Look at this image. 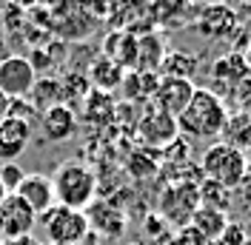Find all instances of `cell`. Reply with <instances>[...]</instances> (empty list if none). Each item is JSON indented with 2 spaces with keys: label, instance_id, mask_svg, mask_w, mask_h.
<instances>
[{
  "label": "cell",
  "instance_id": "52a82bcc",
  "mask_svg": "<svg viewBox=\"0 0 251 245\" xmlns=\"http://www.w3.org/2000/svg\"><path fill=\"white\" fill-rule=\"evenodd\" d=\"M34 83H37V69L31 66L29 57L12 54L0 60V92L9 100H26Z\"/></svg>",
  "mask_w": 251,
  "mask_h": 245
},
{
  "label": "cell",
  "instance_id": "1f68e13d",
  "mask_svg": "<svg viewBox=\"0 0 251 245\" xmlns=\"http://www.w3.org/2000/svg\"><path fill=\"white\" fill-rule=\"evenodd\" d=\"M9 106H12V100H9L6 94L0 92V122H3L6 117H9Z\"/></svg>",
  "mask_w": 251,
  "mask_h": 245
},
{
  "label": "cell",
  "instance_id": "3957f363",
  "mask_svg": "<svg viewBox=\"0 0 251 245\" xmlns=\"http://www.w3.org/2000/svg\"><path fill=\"white\" fill-rule=\"evenodd\" d=\"M205 180L223 185V188H237L249 177V157L246 151H240L234 146H226V143H214L208 146L203 154V163H200Z\"/></svg>",
  "mask_w": 251,
  "mask_h": 245
},
{
  "label": "cell",
  "instance_id": "7c38bea8",
  "mask_svg": "<svg viewBox=\"0 0 251 245\" xmlns=\"http://www.w3.org/2000/svg\"><path fill=\"white\" fill-rule=\"evenodd\" d=\"M137 131H140V140L146 146H154V148H166L172 140L180 137L177 131V120L169 117L166 111H160L157 106H149V111L140 117L137 122Z\"/></svg>",
  "mask_w": 251,
  "mask_h": 245
},
{
  "label": "cell",
  "instance_id": "836d02e7",
  "mask_svg": "<svg viewBox=\"0 0 251 245\" xmlns=\"http://www.w3.org/2000/svg\"><path fill=\"white\" fill-rule=\"evenodd\" d=\"M12 6H17V9H31V6H37L40 0H9Z\"/></svg>",
  "mask_w": 251,
  "mask_h": 245
},
{
  "label": "cell",
  "instance_id": "ffe728a7",
  "mask_svg": "<svg viewBox=\"0 0 251 245\" xmlns=\"http://www.w3.org/2000/svg\"><path fill=\"white\" fill-rule=\"evenodd\" d=\"M214 80H220L226 89H237L243 80H249V66H246V57L243 54H226L214 63Z\"/></svg>",
  "mask_w": 251,
  "mask_h": 245
},
{
  "label": "cell",
  "instance_id": "60d3db41",
  "mask_svg": "<svg viewBox=\"0 0 251 245\" xmlns=\"http://www.w3.org/2000/svg\"><path fill=\"white\" fill-rule=\"evenodd\" d=\"M49 245H63V243H49Z\"/></svg>",
  "mask_w": 251,
  "mask_h": 245
},
{
  "label": "cell",
  "instance_id": "f546056e",
  "mask_svg": "<svg viewBox=\"0 0 251 245\" xmlns=\"http://www.w3.org/2000/svg\"><path fill=\"white\" fill-rule=\"evenodd\" d=\"M246 240H249V237H246L243 225H237V222H228V225H226V231H223V237H220L217 243H220V245H243Z\"/></svg>",
  "mask_w": 251,
  "mask_h": 245
},
{
  "label": "cell",
  "instance_id": "d590c367",
  "mask_svg": "<svg viewBox=\"0 0 251 245\" xmlns=\"http://www.w3.org/2000/svg\"><path fill=\"white\" fill-rule=\"evenodd\" d=\"M197 6H217V3H226V0H194Z\"/></svg>",
  "mask_w": 251,
  "mask_h": 245
},
{
  "label": "cell",
  "instance_id": "e575fe53",
  "mask_svg": "<svg viewBox=\"0 0 251 245\" xmlns=\"http://www.w3.org/2000/svg\"><path fill=\"white\" fill-rule=\"evenodd\" d=\"M9 245H40V243L31 240V237H26V240H17V243H9Z\"/></svg>",
  "mask_w": 251,
  "mask_h": 245
},
{
  "label": "cell",
  "instance_id": "5bb4252c",
  "mask_svg": "<svg viewBox=\"0 0 251 245\" xmlns=\"http://www.w3.org/2000/svg\"><path fill=\"white\" fill-rule=\"evenodd\" d=\"M31 143V120L6 117L0 122V163H15Z\"/></svg>",
  "mask_w": 251,
  "mask_h": 245
},
{
  "label": "cell",
  "instance_id": "277c9868",
  "mask_svg": "<svg viewBox=\"0 0 251 245\" xmlns=\"http://www.w3.org/2000/svg\"><path fill=\"white\" fill-rule=\"evenodd\" d=\"M200 208V191H197V183H172L163 188L160 194V211L157 214L163 217L169 225L174 228H183V225H191V217Z\"/></svg>",
  "mask_w": 251,
  "mask_h": 245
},
{
  "label": "cell",
  "instance_id": "4316f807",
  "mask_svg": "<svg viewBox=\"0 0 251 245\" xmlns=\"http://www.w3.org/2000/svg\"><path fill=\"white\" fill-rule=\"evenodd\" d=\"M97 114H106V120H109L111 114H114V106H111L109 94L94 89V92L86 97V117H89L92 122H97Z\"/></svg>",
  "mask_w": 251,
  "mask_h": 245
},
{
  "label": "cell",
  "instance_id": "ba28073f",
  "mask_svg": "<svg viewBox=\"0 0 251 245\" xmlns=\"http://www.w3.org/2000/svg\"><path fill=\"white\" fill-rule=\"evenodd\" d=\"M194 29L203 34L205 40H231L240 31V17L228 3H217V6H200Z\"/></svg>",
  "mask_w": 251,
  "mask_h": 245
},
{
  "label": "cell",
  "instance_id": "7a4b0ae2",
  "mask_svg": "<svg viewBox=\"0 0 251 245\" xmlns=\"http://www.w3.org/2000/svg\"><path fill=\"white\" fill-rule=\"evenodd\" d=\"M51 185H54L57 205L75 208V211H86L94 202V194H97V174L86 163L66 160L63 166H57L54 177H51Z\"/></svg>",
  "mask_w": 251,
  "mask_h": 245
},
{
  "label": "cell",
  "instance_id": "603a6c76",
  "mask_svg": "<svg viewBox=\"0 0 251 245\" xmlns=\"http://www.w3.org/2000/svg\"><path fill=\"white\" fill-rule=\"evenodd\" d=\"M123 77H126V72L117 63H111L109 57H97L92 63V83L97 86V92L111 94L114 89L123 86Z\"/></svg>",
  "mask_w": 251,
  "mask_h": 245
},
{
  "label": "cell",
  "instance_id": "74e56055",
  "mask_svg": "<svg viewBox=\"0 0 251 245\" xmlns=\"http://www.w3.org/2000/svg\"><path fill=\"white\" fill-rule=\"evenodd\" d=\"M246 66H249V77H251V51H249V60H246Z\"/></svg>",
  "mask_w": 251,
  "mask_h": 245
},
{
  "label": "cell",
  "instance_id": "30bf717a",
  "mask_svg": "<svg viewBox=\"0 0 251 245\" xmlns=\"http://www.w3.org/2000/svg\"><path fill=\"white\" fill-rule=\"evenodd\" d=\"M151 3V17H154V29H188L194 26L200 6L194 0H149Z\"/></svg>",
  "mask_w": 251,
  "mask_h": 245
},
{
  "label": "cell",
  "instance_id": "5b68a950",
  "mask_svg": "<svg viewBox=\"0 0 251 245\" xmlns=\"http://www.w3.org/2000/svg\"><path fill=\"white\" fill-rule=\"evenodd\" d=\"M40 222L49 234V243H63V245H77L92 231L86 211H75V208H66V205H54L51 211L40 217Z\"/></svg>",
  "mask_w": 251,
  "mask_h": 245
},
{
  "label": "cell",
  "instance_id": "7402d4cb",
  "mask_svg": "<svg viewBox=\"0 0 251 245\" xmlns=\"http://www.w3.org/2000/svg\"><path fill=\"white\" fill-rule=\"evenodd\" d=\"M63 83L60 80H54V77H43V80H37L34 83V89L29 92V100L31 103V108L34 111H46V108H51V106H60V97H63Z\"/></svg>",
  "mask_w": 251,
  "mask_h": 245
},
{
  "label": "cell",
  "instance_id": "d6a6232c",
  "mask_svg": "<svg viewBox=\"0 0 251 245\" xmlns=\"http://www.w3.org/2000/svg\"><path fill=\"white\" fill-rule=\"evenodd\" d=\"M77 245H100V237H97L94 231H89V234H86V237H83Z\"/></svg>",
  "mask_w": 251,
  "mask_h": 245
},
{
  "label": "cell",
  "instance_id": "f35d334b",
  "mask_svg": "<svg viewBox=\"0 0 251 245\" xmlns=\"http://www.w3.org/2000/svg\"><path fill=\"white\" fill-rule=\"evenodd\" d=\"M243 3H246V6H249V9H251V0H243Z\"/></svg>",
  "mask_w": 251,
  "mask_h": 245
},
{
  "label": "cell",
  "instance_id": "4fadbf2b",
  "mask_svg": "<svg viewBox=\"0 0 251 245\" xmlns=\"http://www.w3.org/2000/svg\"><path fill=\"white\" fill-rule=\"evenodd\" d=\"M15 194L23 199L37 217H43L46 211H51V208L57 205L51 177H46V174H26V177L20 180V185H17Z\"/></svg>",
  "mask_w": 251,
  "mask_h": 245
},
{
  "label": "cell",
  "instance_id": "9c48e42d",
  "mask_svg": "<svg viewBox=\"0 0 251 245\" xmlns=\"http://www.w3.org/2000/svg\"><path fill=\"white\" fill-rule=\"evenodd\" d=\"M34 222H37V214L17 194H9V197L0 202V237L3 240L17 243V240L31 237Z\"/></svg>",
  "mask_w": 251,
  "mask_h": 245
},
{
  "label": "cell",
  "instance_id": "f1b7e54d",
  "mask_svg": "<svg viewBox=\"0 0 251 245\" xmlns=\"http://www.w3.org/2000/svg\"><path fill=\"white\" fill-rule=\"evenodd\" d=\"M23 177H26V174L20 171L17 163H0V183H3V188H6L9 194H15L17 191V185H20Z\"/></svg>",
  "mask_w": 251,
  "mask_h": 245
},
{
  "label": "cell",
  "instance_id": "44dd1931",
  "mask_svg": "<svg viewBox=\"0 0 251 245\" xmlns=\"http://www.w3.org/2000/svg\"><path fill=\"white\" fill-rule=\"evenodd\" d=\"M191 225L200 231L208 243L214 245L220 237H223L226 225H228V217H226V211H217V208H205V205H200V208L194 211V217H191Z\"/></svg>",
  "mask_w": 251,
  "mask_h": 245
},
{
  "label": "cell",
  "instance_id": "2e32d148",
  "mask_svg": "<svg viewBox=\"0 0 251 245\" xmlns=\"http://www.w3.org/2000/svg\"><path fill=\"white\" fill-rule=\"evenodd\" d=\"M86 217H89V228H92L97 237L106 234L111 240H117L126 231V214L120 208H114L111 202H92L89 211H86Z\"/></svg>",
  "mask_w": 251,
  "mask_h": 245
},
{
  "label": "cell",
  "instance_id": "cb8c5ba5",
  "mask_svg": "<svg viewBox=\"0 0 251 245\" xmlns=\"http://www.w3.org/2000/svg\"><path fill=\"white\" fill-rule=\"evenodd\" d=\"M157 86H160V74H143V72H126L123 89L128 100H149L154 97Z\"/></svg>",
  "mask_w": 251,
  "mask_h": 245
},
{
  "label": "cell",
  "instance_id": "8fae6325",
  "mask_svg": "<svg viewBox=\"0 0 251 245\" xmlns=\"http://www.w3.org/2000/svg\"><path fill=\"white\" fill-rule=\"evenodd\" d=\"M194 83L191 80H172V77H160V86H157L154 97H151V106H157L160 111H166L169 117H180L186 106L191 103V94H194Z\"/></svg>",
  "mask_w": 251,
  "mask_h": 245
},
{
  "label": "cell",
  "instance_id": "484cf974",
  "mask_svg": "<svg viewBox=\"0 0 251 245\" xmlns=\"http://www.w3.org/2000/svg\"><path fill=\"white\" fill-rule=\"evenodd\" d=\"M197 191H200V205L217 208V211H228V205H231V191L228 188L211 183V180H203V185H197Z\"/></svg>",
  "mask_w": 251,
  "mask_h": 245
},
{
  "label": "cell",
  "instance_id": "d6986e66",
  "mask_svg": "<svg viewBox=\"0 0 251 245\" xmlns=\"http://www.w3.org/2000/svg\"><path fill=\"white\" fill-rule=\"evenodd\" d=\"M200 72V60L197 54L183 51V49H169L166 60L160 66V77H172V80H194V74Z\"/></svg>",
  "mask_w": 251,
  "mask_h": 245
},
{
  "label": "cell",
  "instance_id": "83f0119b",
  "mask_svg": "<svg viewBox=\"0 0 251 245\" xmlns=\"http://www.w3.org/2000/svg\"><path fill=\"white\" fill-rule=\"evenodd\" d=\"M166 245H211V243H208L203 234L194 228V225H183V228L174 231L172 240H169Z\"/></svg>",
  "mask_w": 251,
  "mask_h": 245
},
{
  "label": "cell",
  "instance_id": "ab89813d",
  "mask_svg": "<svg viewBox=\"0 0 251 245\" xmlns=\"http://www.w3.org/2000/svg\"><path fill=\"white\" fill-rule=\"evenodd\" d=\"M243 245H251V240H246V243H243Z\"/></svg>",
  "mask_w": 251,
  "mask_h": 245
},
{
  "label": "cell",
  "instance_id": "ac0fdd59",
  "mask_svg": "<svg viewBox=\"0 0 251 245\" xmlns=\"http://www.w3.org/2000/svg\"><path fill=\"white\" fill-rule=\"evenodd\" d=\"M103 57L117 63L123 72H134V57H137V37L126 31H109L103 43Z\"/></svg>",
  "mask_w": 251,
  "mask_h": 245
},
{
  "label": "cell",
  "instance_id": "6da1fadb",
  "mask_svg": "<svg viewBox=\"0 0 251 245\" xmlns=\"http://www.w3.org/2000/svg\"><path fill=\"white\" fill-rule=\"evenodd\" d=\"M228 120L226 103L211 89H194L191 103L177 117V131L188 140H214L223 134Z\"/></svg>",
  "mask_w": 251,
  "mask_h": 245
},
{
  "label": "cell",
  "instance_id": "e0dca14e",
  "mask_svg": "<svg viewBox=\"0 0 251 245\" xmlns=\"http://www.w3.org/2000/svg\"><path fill=\"white\" fill-rule=\"evenodd\" d=\"M166 40L157 34V31H149L137 37V57H134V72H143V74H157L160 66L166 60Z\"/></svg>",
  "mask_w": 251,
  "mask_h": 245
},
{
  "label": "cell",
  "instance_id": "4dcf8cb0",
  "mask_svg": "<svg viewBox=\"0 0 251 245\" xmlns=\"http://www.w3.org/2000/svg\"><path fill=\"white\" fill-rule=\"evenodd\" d=\"M128 169L134 171L137 177H146V174H151V171H154V163H151V157H149L146 151H137V154H131Z\"/></svg>",
  "mask_w": 251,
  "mask_h": 245
},
{
  "label": "cell",
  "instance_id": "8992f818",
  "mask_svg": "<svg viewBox=\"0 0 251 245\" xmlns=\"http://www.w3.org/2000/svg\"><path fill=\"white\" fill-rule=\"evenodd\" d=\"M109 23L111 31H126V34H134V37L157 31L149 0H114L109 9Z\"/></svg>",
  "mask_w": 251,
  "mask_h": 245
},
{
  "label": "cell",
  "instance_id": "d4e9b609",
  "mask_svg": "<svg viewBox=\"0 0 251 245\" xmlns=\"http://www.w3.org/2000/svg\"><path fill=\"white\" fill-rule=\"evenodd\" d=\"M220 137H226L223 140L226 146H234V148H240V151H243V148H251V117L246 114V111L228 117Z\"/></svg>",
  "mask_w": 251,
  "mask_h": 245
},
{
  "label": "cell",
  "instance_id": "8d00e7d4",
  "mask_svg": "<svg viewBox=\"0 0 251 245\" xmlns=\"http://www.w3.org/2000/svg\"><path fill=\"white\" fill-rule=\"evenodd\" d=\"M9 197V191H6V188H3V183H0V202H3V199Z\"/></svg>",
  "mask_w": 251,
  "mask_h": 245
},
{
  "label": "cell",
  "instance_id": "9a60e30c",
  "mask_svg": "<svg viewBox=\"0 0 251 245\" xmlns=\"http://www.w3.org/2000/svg\"><path fill=\"white\" fill-rule=\"evenodd\" d=\"M77 114L72 108L60 103V106H51L40 114V131L49 143H66L77 134Z\"/></svg>",
  "mask_w": 251,
  "mask_h": 245
}]
</instances>
